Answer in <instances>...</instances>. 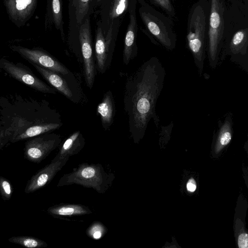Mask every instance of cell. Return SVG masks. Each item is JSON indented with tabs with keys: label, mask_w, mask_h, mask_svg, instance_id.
I'll use <instances>...</instances> for the list:
<instances>
[{
	"label": "cell",
	"mask_w": 248,
	"mask_h": 248,
	"mask_svg": "<svg viewBox=\"0 0 248 248\" xmlns=\"http://www.w3.org/2000/svg\"><path fill=\"white\" fill-rule=\"evenodd\" d=\"M37 0H5L7 11L16 23L25 22L35 9Z\"/></svg>",
	"instance_id": "15"
},
{
	"label": "cell",
	"mask_w": 248,
	"mask_h": 248,
	"mask_svg": "<svg viewBox=\"0 0 248 248\" xmlns=\"http://www.w3.org/2000/svg\"><path fill=\"white\" fill-rule=\"evenodd\" d=\"M140 17L150 33L165 49L173 50L176 38L170 21L152 7H142L140 10Z\"/></svg>",
	"instance_id": "5"
},
{
	"label": "cell",
	"mask_w": 248,
	"mask_h": 248,
	"mask_svg": "<svg viewBox=\"0 0 248 248\" xmlns=\"http://www.w3.org/2000/svg\"><path fill=\"white\" fill-rule=\"evenodd\" d=\"M75 8L76 19L78 25H80L86 17L91 0H72Z\"/></svg>",
	"instance_id": "22"
},
{
	"label": "cell",
	"mask_w": 248,
	"mask_h": 248,
	"mask_svg": "<svg viewBox=\"0 0 248 248\" xmlns=\"http://www.w3.org/2000/svg\"><path fill=\"white\" fill-rule=\"evenodd\" d=\"M63 123H47L40 124L27 128L24 132L14 139V141L36 137L59 129Z\"/></svg>",
	"instance_id": "19"
},
{
	"label": "cell",
	"mask_w": 248,
	"mask_h": 248,
	"mask_svg": "<svg viewBox=\"0 0 248 248\" xmlns=\"http://www.w3.org/2000/svg\"><path fill=\"white\" fill-rule=\"evenodd\" d=\"M137 23L135 9L130 14V20L125 33L123 60L124 64L127 65L130 61L138 54V47L136 44Z\"/></svg>",
	"instance_id": "14"
},
{
	"label": "cell",
	"mask_w": 248,
	"mask_h": 248,
	"mask_svg": "<svg viewBox=\"0 0 248 248\" xmlns=\"http://www.w3.org/2000/svg\"><path fill=\"white\" fill-rule=\"evenodd\" d=\"M101 0H97V1L98 2H99L101 1Z\"/></svg>",
	"instance_id": "30"
},
{
	"label": "cell",
	"mask_w": 248,
	"mask_h": 248,
	"mask_svg": "<svg viewBox=\"0 0 248 248\" xmlns=\"http://www.w3.org/2000/svg\"><path fill=\"white\" fill-rule=\"evenodd\" d=\"M157 5L169 14L173 16L174 10L170 0H153Z\"/></svg>",
	"instance_id": "26"
},
{
	"label": "cell",
	"mask_w": 248,
	"mask_h": 248,
	"mask_svg": "<svg viewBox=\"0 0 248 248\" xmlns=\"http://www.w3.org/2000/svg\"><path fill=\"white\" fill-rule=\"evenodd\" d=\"M114 178V175L107 172L100 164L82 163L71 172L64 174L57 186L77 184L104 194L111 186Z\"/></svg>",
	"instance_id": "3"
},
{
	"label": "cell",
	"mask_w": 248,
	"mask_h": 248,
	"mask_svg": "<svg viewBox=\"0 0 248 248\" xmlns=\"http://www.w3.org/2000/svg\"><path fill=\"white\" fill-rule=\"evenodd\" d=\"M3 138V135L2 133H0V148L1 147V142H2V140Z\"/></svg>",
	"instance_id": "29"
},
{
	"label": "cell",
	"mask_w": 248,
	"mask_h": 248,
	"mask_svg": "<svg viewBox=\"0 0 248 248\" xmlns=\"http://www.w3.org/2000/svg\"><path fill=\"white\" fill-rule=\"evenodd\" d=\"M166 75L165 68L156 57L144 62L126 79L124 89V109L128 117L129 132L135 143L143 137L153 119L156 128L160 122L156 104Z\"/></svg>",
	"instance_id": "1"
},
{
	"label": "cell",
	"mask_w": 248,
	"mask_h": 248,
	"mask_svg": "<svg viewBox=\"0 0 248 248\" xmlns=\"http://www.w3.org/2000/svg\"><path fill=\"white\" fill-rule=\"evenodd\" d=\"M12 49L20 54L32 64L63 75L71 72L62 63L48 53L37 49H31L20 46H13Z\"/></svg>",
	"instance_id": "12"
},
{
	"label": "cell",
	"mask_w": 248,
	"mask_h": 248,
	"mask_svg": "<svg viewBox=\"0 0 248 248\" xmlns=\"http://www.w3.org/2000/svg\"><path fill=\"white\" fill-rule=\"evenodd\" d=\"M248 73V30L242 29L236 31L231 39L223 44L219 56L218 64H221L227 56Z\"/></svg>",
	"instance_id": "8"
},
{
	"label": "cell",
	"mask_w": 248,
	"mask_h": 248,
	"mask_svg": "<svg viewBox=\"0 0 248 248\" xmlns=\"http://www.w3.org/2000/svg\"><path fill=\"white\" fill-rule=\"evenodd\" d=\"M79 39L85 81L87 86L91 89L95 80L96 69L93 57L92 35L89 17H86L80 25Z\"/></svg>",
	"instance_id": "9"
},
{
	"label": "cell",
	"mask_w": 248,
	"mask_h": 248,
	"mask_svg": "<svg viewBox=\"0 0 248 248\" xmlns=\"http://www.w3.org/2000/svg\"><path fill=\"white\" fill-rule=\"evenodd\" d=\"M69 157L61 158L57 155L49 164L35 174L28 182L25 188L26 194L32 193L49 183L69 160Z\"/></svg>",
	"instance_id": "13"
},
{
	"label": "cell",
	"mask_w": 248,
	"mask_h": 248,
	"mask_svg": "<svg viewBox=\"0 0 248 248\" xmlns=\"http://www.w3.org/2000/svg\"><path fill=\"white\" fill-rule=\"evenodd\" d=\"M60 135L47 133L31 139L25 144V157L31 162L39 163L60 146Z\"/></svg>",
	"instance_id": "10"
},
{
	"label": "cell",
	"mask_w": 248,
	"mask_h": 248,
	"mask_svg": "<svg viewBox=\"0 0 248 248\" xmlns=\"http://www.w3.org/2000/svg\"><path fill=\"white\" fill-rule=\"evenodd\" d=\"M42 77L57 91L75 103H79L82 97L80 84L72 72L63 75L33 64Z\"/></svg>",
	"instance_id": "7"
},
{
	"label": "cell",
	"mask_w": 248,
	"mask_h": 248,
	"mask_svg": "<svg viewBox=\"0 0 248 248\" xmlns=\"http://www.w3.org/2000/svg\"><path fill=\"white\" fill-rule=\"evenodd\" d=\"M107 232V228L99 221L93 222L87 229V235L94 240L101 239Z\"/></svg>",
	"instance_id": "23"
},
{
	"label": "cell",
	"mask_w": 248,
	"mask_h": 248,
	"mask_svg": "<svg viewBox=\"0 0 248 248\" xmlns=\"http://www.w3.org/2000/svg\"><path fill=\"white\" fill-rule=\"evenodd\" d=\"M8 241L28 248H46L47 246L45 241L30 236H13L10 238Z\"/></svg>",
	"instance_id": "20"
},
{
	"label": "cell",
	"mask_w": 248,
	"mask_h": 248,
	"mask_svg": "<svg viewBox=\"0 0 248 248\" xmlns=\"http://www.w3.org/2000/svg\"><path fill=\"white\" fill-rule=\"evenodd\" d=\"M186 187L188 191L194 192L196 189V185L194 180L193 179H190L186 185Z\"/></svg>",
	"instance_id": "28"
},
{
	"label": "cell",
	"mask_w": 248,
	"mask_h": 248,
	"mask_svg": "<svg viewBox=\"0 0 248 248\" xmlns=\"http://www.w3.org/2000/svg\"><path fill=\"white\" fill-rule=\"evenodd\" d=\"M85 139L80 130L70 135L62 144H60L57 156L64 158L78 154L84 148Z\"/></svg>",
	"instance_id": "17"
},
{
	"label": "cell",
	"mask_w": 248,
	"mask_h": 248,
	"mask_svg": "<svg viewBox=\"0 0 248 248\" xmlns=\"http://www.w3.org/2000/svg\"><path fill=\"white\" fill-rule=\"evenodd\" d=\"M209 8L206 52L209 65L215 69L224 42L225 0H210Z\"/></svg>",
	"instance_id": "4"
},
{
	"label": "cell",
	"mask_w": 248,
	"mask_h": 248,
	"mask_svg": "<svg viewBox=\"0 0 248 248\" xmlns=\"http://www.w3.org/2000/svg\"><path fill=\"white\" fill-rule=\"evenodd\" d=\"M0 193L5 200H9L13 193L12 186L10 182L3 177H0Z\"/></svg>",
	"instance_id": "25"
},
{
	"label": "cell",
	"mask_w": 248,
	"mask_h": 248,
	"mask_svg": "<svg viewBox=\"0 0 248 248\" xmlns=\"http://www.w3.org/2000/svg\"><path fill=\"white\" fill-rule=\"evenodd\" d=\"M47 212L57 217H71L91 214L92 211L81 204L61 203L48 208Z\"/></svg>",
	"instance_id": "18"
},
{
	"label": "cell",
	"mask_w": 248,
	"mask_h": 248,
	"mask_svg": "<svg viewBox=\"0 0 248 248\" xmlns=\"http://www.w3.org/2000/svg\"><path fill=\"white\" fill-rule=\"evenodd\" d=\"M96 111L100 117L102 127L105 130H109L114 122L116 113L115 101L110 91L104 93Z\"/></svg>",
	"instance_id": "16"
},
{
	"label": "cell",
	"mask_w": 248,
	"mask_h": 248,
	"mask_svg": "<svg viewBox=\"0 0 248 248\" xmlns=\"http://www.w3.org/2000/svg\"><path fill=\"white\" fill-rule=\"evenodd\" d=\"M52 16L56 28L62 29V0H52Z\"/></svg>",
	"instance_id": "24"
},
{
	"label": "cell",
	"mask_w": 248,
	"mask_h": 248,
	"mask_svg": "<svg viewBox=\"0 0 248 248\" xmlns=\"http://www.w3.org/2000/svg\"><path fill=\"white\" fill-rule=\"evenodd\" d=\"M118 20H113L110 24L106 37L101 27L98 25L95 39V56L96 70L103 74L109 68L119 27Z\"/></svg>",
	"instance_id": "6"
},
{
	"label": "cell",
	"mask_w": 248,
	"mask_h": 248,
	"mask_svg": "<svg viewBox=\"0 0 248 248\" xmlns=\"http://www.w3.org/2000/svg\"><path fill=\"white\" fill-rule=\"evenodd\" d=\"M128 0H113L108 11V20L110 23L123 15L126 10Z\"/></svg>",
	"instance_id": "21"
},
{
	"label": "cell",
	"mask_w": 248,
	"mask_h": 248,
	"mask_svg": "<svg viewBox=\"0 0 248 248\" xmlns=\"http://www.w3.org/2000/svg\"><path fill=\"white\" fill-rule=\"evenodd\" d=\"M0 67L11 77L30 87L44 93L56 94L57 90L37 78L32 72L5 60H0Z\"/></svg>",
	"instance_id": "11"
},
{
	"label": "cell",
	"mask_w": 248,
	"mask_h": 248,
	"mask_svg": "<svg viewBox=\"0 0 248 248\" xmlns=\"http://www.w3.org/2000/svg\"><path fill=\"white\" fill-rule=\"evenodd\" d=\"M248 244V235L242 233L238 237V245L239 248H247Z\"/></svg>",
	"instance_id": "27"
},
{
	"label": "cell",
	"mask_w": 248,
	"mask_h": 248,
	"mask_svg": "<svg viewBox=\"0 0 248 248\" xmlns=\"http://www.w3.org/2000/svg\"><path fill=\"white\" fill-rule=\"evenodd\" d=\"M206 0H200L191 8L189 13L186 40L198 73L202 75L206 52V29L209 16Z\"/></svg>",
	"instance_id": "2"
}]
</instances>
